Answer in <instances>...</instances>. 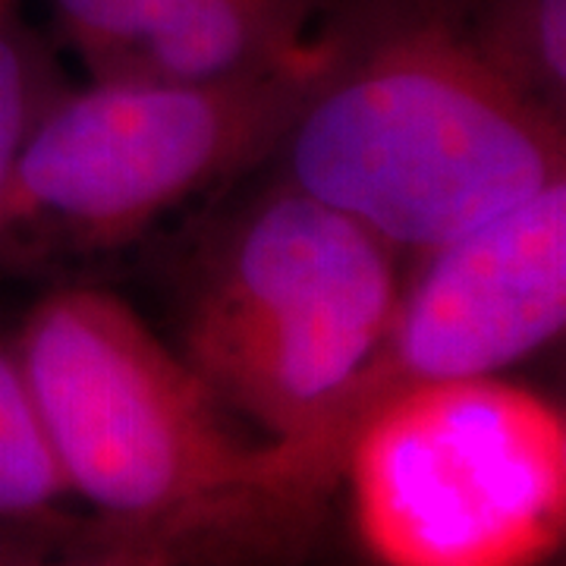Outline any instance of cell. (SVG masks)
<instances>
[{"instance_id":"cell-1","label":"cell","mask_w":566,"mask_h":566,"mask_svg":"<svg viewBox=\"0 0 566 566\" xmlns=\"http://www.w3.org/2000/svg\"><path fill=\"white\" fill-rule=\"evenodd\" d=\"M465 0H334L283 180L424 255L566 180L564 117L494 73Z\"/></svg>"},{"instance_id":"cell-2","label":"cell","mask_w":566,"mask_h":566,"mask_svg":"<svg viewBox=\"0 0 566 566\" xmlns=\"http://www.w3.org/2000/svg\"><path fill=\"white\" fill-rule=\"evenodd\" d=\"M13 344L70 491L114 532L177 557L208 532L293 523L271 441H252L180 349L114 293H48Z\"/></svg>"},{"instance_id":"cell-3","label":"cell","mask_w":566,"mask_h":566,"mask_svg":"<svg viewBox=\"0 0 566 566\" xmlns=\"http://www.w3.org/2000/svg\"><path fill=\"white\" fill-rule=\"evenodd\" d=\"M403 277L394 245L283 180L208 249L180 353L268 441L300 444L378 346Z\"/></svg>"},{"instance_id":"cell-4","label":"cell","mask_w":566,"mask_h":566,"mask_svg":"<svg viewBox=\"0 0 566 566\" xmlns=\"http://www.w3.org/2000/svg\"><path fill=\"white\" fill-rule=\"evenodd\" d=\"M327 57L322 22L300 57L252 76L66 85L17 161L0 245L82 252L136 240L214 182L274 155Z\"/></svg>"},{"instance_id":"cell-5","label":"cell","mask_w":566,"mask_h":566,"mask_svg":"<svg viewBox=\"0 0 566 566\" xmlns=\"http://www.w3.org/2000/svg\"><path fill=\"white\" fill-rule=\"evenodd\" d=\"M378 566H547L566 542V416L501 375L390 397L337 475Z\"/></svg>"},{"instance_id":"cell-6","label":"cell","mask_w":566,"mask_h":566,"mask_svg":"<svg viewBox=\"0 0 566 566\" xmlns=\"http://www.w3.org/2000/svg\"><path fill=\"white\" fill-rule=\"evenodd\" d=\"M566 324V180L419 255L359 375L300 444L274 447L293 523L331 491L356 428L390 397L438 381L501 375Z\"/></svg>"},{"instance_id":"cell-7","label":"cell","mask_w":566,"mask_h":566,"mask_svg":"<svg viewBox=\"0 0 566 566\" xmlns=\"http://www.w3.org/2000/svg\"><path fill=\"white\" fill-rule=\"evenodd\" d=\"M334 0H51L92 82H221L300 57Z\"/></svg>"},{"instance_id":"cell-8","label":"cell","mask_w":566,"mask_h":566,"mask_svg":"<svg viewBox=\"0 0 566 566\" xmlns=\"http://www.w3.org/2000/svg\"><path fill=\"white\" fill-rule=\"evenodd\" d=\"M479 57L526 98L566 114V0H465Z\"/></svg>"},{"instance_id":"cell-9","label":"cell","mask_w":566,"mask_h":566,"mask_svg":"<svg viewBox=\"0 0 566 566\" xmlns=\"http://www.w3.org/2000/svg\"><path fill=\"white\" fill-rule=\"evenodd\" d=\"M70 494L17 344L0 337V526L51 523Z\"/></svg>"},{"instance_id":"cell-10","label":"cell","mask_w":566,"mask_h":566,"mask_svg":"<svg viewBox=\"0 0 566 566\" xmlns=\"http://www.w3.org/2000/svg\"><path fill=\"white\" fill-rule=\"evenodd\" d=\"M63 88L61 66L22 0H0V208L25 142Z\"/></svg>"},{"instance_id":"cell-11","label":"cell","mask_w":566,"mask_h":566,"mask_svg":"<svg viewBox=\"0 0 566 566\" xmlns=\"http://www.w3.org/2000/svg\"><path fill=\"white\" fill-rule=\"evenodd\" d=\"M57 566H177V557L158 542L117 532L114 542L73 560H57Z\"/></svg>"},{"instance_id":"cell-12","label":"cell","mask_w":566,"mask_h":566,"mask_svg":"<svg viewBox=\"0 0 566 566\" xmlns=\"http://www.w3.org/2000/svg\"><path fill=\"white\" fill-rule=\"evenodd\" d=\"M44 557L35 545L25 542H0V566H35Z\"/></svg>"}]
</instances>
